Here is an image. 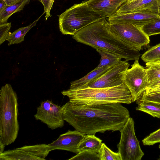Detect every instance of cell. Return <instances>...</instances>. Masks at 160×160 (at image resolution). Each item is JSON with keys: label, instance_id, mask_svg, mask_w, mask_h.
Returning <instances> with one entry per match:
<instances>
[{"label": "cell", "instance_id": "cell-1", "mask_svg": "<svg viewBox=\"0 0 160 160\" xmlns=\"http://www.w3.org/2000/svg\"><path fill=\"white\" fill-rule=\"evenodd\" d=\"M62 108L64 121L85 134L120 131L130 117L127 108L119 103L80 105L69 101Z\"/></svg>", "mask_w": 160, "mask_h": 160}, {"label": "cell", "instance_id": "cell-2", "mask_svg": "<svg viewBox=\"0 0 160 160\" xmlns=\"http://www.w3.org/2000/svg\"><path fill=\"white\" fill-rule=\"evenodd\" d=\"M104 18L82 29L72 35L77 42L96 50L106 51L128 61L139 59V51L126 43L111 30Z\"/></svg>", "mask_w": 160, "mask_h": 160}, {"label": "cell", "instance_id": "cell-3", "mask_svg": "<svg viewBox=\"0 0 160 160\" xmlns=\"http://www.w3.org/2000/svg\"><path fill=\"white\" fill-rule=\"evenodd\" d=\"M71 103L80 105H99L112 103L130 104L131 93L124 82L118 86L107 88L69 89L61 92Z\"/></svg>", "mask_w": 160, "mask_h": 160}, {"label": "cell", "instance_id": "cell-4", "mask_svg": "<svg viewBox=\"0 0 160 160\" xmlns=\"http://www.w3.org/2000/svg\"><path fill=\"white\" fill-rule=\"evenodd\" d=\"M18 98L11 85L6 84L0 91V140L5 146L13 143L19 129Z\"/></svg>", "mask_w": 160, "mask_h": 160}, {"label": "cell", "instance_id": "cell-5", "mask_svg": "<svg viewBox=\"0 0 160 160\" xmlns=\"http://www.w3.org/2000/svg\"><path fill=\"white\" fill-rule=\"evenodd\" d=\"M87 1L74 4L58 16L59 28L63 34L73 35L88 25L107 18L103 12L89 6Z\"/></svg>", "mask_w": 160, "mask_h": 160}, {"label": "cell", "instance_id": "cell-6", "mask_svg": "<svg viewBox=\"0 0 160 160\" xmlns=\"http://www.w3.org/2000/svg\"><path fill=\"white\" fill-rule=\"evenodd\" d=\"M119 131L120 138L117 147L122 160H141L144 153L135 135L133 118L130 117Z\"/></svg>", "mask_w": 160, "mask_h": 160}, {"label": "cell", "instance_id": "cell-7", "mask_svg": "<svg viewBox=\"0 0 160 160\" xmlns=\"http://www.w3.org/2000/svg\"><path fill=\"white\" fill-rule=\"evenodd\" d=\"M109 23L111 31L135 49L140 51L149 45V37L141 27L125 23Z\"/></svg>", "mask_w": 160, "mask_h": 160}, {"label": "cell", "instance_id": "cell-8", "mask_svg": "<svg viewBox=\"0 0 160 160\" xmlns=\"http://www.w3.org/2000/svg\"><path fill=\"white\" fill-rule=\"evenodd\" d=\"M138 60H134L131 68L127 70L125 78V82L132 95V102L141 98L148 85L146 69L139 64Z\"/></svg>", "mask_w": 160, "mask_h": 160}, {"label": "cell", "instance_id": "cell-9", "mask_svg": "<svg viewBox=\"0 0 160 160\" xmlns=\"http://www.w3.org/2000/svg\"><path fill=\"white\" fill-rule=\"evenodd\" d=\"M129 66L128 61L121 60L100 76L82 88L88 87L93 88H107L120 85L125 82L126 73Z\"/></svg>", "mask_w": 160, "mask_h": 160}, {"label": "cell", "instance_id": "cell-10", "mask_svg": "<svg viewBox=\"0 0 160 160\" xmlns=\"http://www.w3.org/2000/svg\"><path fill=\"white\" fill-rule=\"evenodd\" d=\"M50 152L48 144L25 145L0 154V160H43Z\"/></svg>", "mask_w": 160, "mask_h": 160}, {"label": "cell", "instance_id": "cell-11", "mask_svg": "<svg viewBox=\"0 0 160 160\" xmlns=\"http://www.w3.org/2000/svg\"><path fill=\"white\" fill-rule=\"evenodd\" d=\"M34 116L36 120H40L52 130L62 128L64 125L62 107L48 100L41 102Z\"/></svg>", "mask_w": 160, "mask_h": 160}, {"label": "cell", "instance_id": "cell-12", "mask_svg": "<svg viewBox=\"0 0 160 160\" xmlns=\"http://www.w3.org/2000/svg\"><path fill=\"white\" fill-rule=\"evenodd\" d=\"M158 14L146 10L119 14H115L108 18L110 23H125L140 27L159 19Z\"/></svg>", "mask_w": 160, "mask_h": 160}, {"label": "cell", "instance_id": "cell-13", "mask_svg": "<svg viewBox=\"0 0 160 160\" xmlns=\"http://www.w3.org/2000/svg\"><path fill=\"white\" fill-rule=\"evenodd\" d=\"M85 134L75 130H70L61 134L52 143L48 144L50 151L56 150H66L75 153L79 152L78 147Z\"/></svg>", "mask_w": 160, "mask_h": 160}, {"label": "cell", "instance_id": "cell-14", "mask_svg": "<svg viewBox=\"0 0 160 160\" xmlns=\"http://www.w3.org/2000/svg\"><path fill=\"white\" fill-rule=\"evenodd\" d=\"M148 10L157 14L158 0H133L126 2L117 10L116 14Z\"/></svg>", "mask_w": 160, "mask_h": 160}, {"label": "cell", "instance_id": "cell-15", "mask_svg": "<svg viewBox=\"0 0 160 160\" xmlns=\"http://www.w3.org/2000/svg\"><path fill=\"white\" fill-rule=\"evenodd\" d=\"M128 0H87L88 5L93 9L103 12L107 18L115 14L121 6Z\"/></svg>", "mask_w": 160, "mask_h": 160}, {"label": "cell", "instance_id": "cell-16", "mask_svg": "<svg viewBox=\"0 0 160 160\" xmlns=\"http://www.w3.org/2000/svg\"><path fill=\"white\" fill-rule=\"evenodd\" d=\"M111 67L105 66L98 69L95 68L83 77L71 82L69 88L78 89L84 87L91 81L103 74Z\"/></svg>", "mask_w": 160, "mask_h": 160}, {"label": "cell", "instance_id": "cell-17", "mask_svg": "<svg viewBox=\"0 0 160 160\" xmlns=\"http://www.w3.org/2000/svg\"><path fill=\"white\" fill-rule=\"evenodd\" d=\"M102 142L95 135L85 134L78 145V152L88 151L98 153Z\"/></svg>", "mask_w": 160, "mask_h": 160}, {"label": "cell", "instance_id": "cell-18", "mask_svg": "<svg viewBox=\"0 0 160 160\" xmlns=\"http://www.w3.org/2000/svg\"><path fill=\"white\" fill-rule=\"evenodd\" d=\"M136 110L148 113L153 117L160 118V103L139 99L136 101Z\"/></svg>", "mask_w": 160, "mask_h": 160}, {"label": "cell", "instance_id": "cell-19", "mask_svg": "<svg viewBox=\"0 0 160 160\" xmlns=\"http://www.w3.org/2000/svg\"><path fill=\"white\" fill-rule=\"evenodd\" d=\"M45 13L44 12L38 18L28 26L20 28L12 33L10 32L6 40L8 42V45L19 43L23 41L27 33L32 28L36 25L38 21Z\"/></svg>", "mask_w": 160, "mask_h": 160}, {"label": "cell", "instance_id": "cell-20", "mask_svg": "<svg viewBox=\"0 0 160 160\" xmlns=\"http://www.w3.org/2000/svg\"><path fill=\"white\" fill-rule=\"evenodd\" d=\"M31 0H22L11 5H7L5 9L0 13V24L7 22L8 18L13 13L22 10L24 6Z\"/></svg>", "mask_w": 160, "mask_h": 160}, {"label": "cell", "instance_id": "cell-21", "mask_svg": "<svg viewBox=\"0 0 160 160\" xmlns=\"http://www.w3.org/2000/svg\"><path fill=\"white\" fill-rule=\"evenodd\" d=\"M96 50L101 56L99 64L95 68L96 69L113 66L121 60L120 57L108 52L99 49Z\"/></svg>", "mask_w": 160, "mask_h": 160}, {"label": "cell", "instance_id": "cell-22", "mask_svg": "<svg viewBox=\"0 0 160 160\" xmlns=\"http://www.w3.org/2000/svg\"><path fill=\"white\" fill-rule=\"evenodd\" d=\"M148 84L160 79V60L146 63Z\"/></svg>", "mask_w": 160, "mask_h": 160}, {"label": "cell", "instance_id": "cell-23", "mask_svg": "<svg viewBox=\"0 0 160 160\" xmlns=\"http://www.w3.org/2000/svg\"><path fill=\"white\" fill-rule=\"evenodd\" d=\"M141 58L146 63L160 60V43L148 49Z\"/></svg>", "mask_w": 160, "mask_h": 160}, {"label": "cell", "instance_id": "cell-24", "mask_svg": "<svg viewBox=\"0 0 160 160\" xmlns=\"http://www.w3.org/2000/svg\"><path fill=\"white\" fill-rule=\"evenodd\" d=\"M100 160H122L120 153L113 152L102 142L98 152Z\"/></svg>", "mask_w": 160, "mask_h": 160}, {"label": "cell", "instance_id": "cell-25", "mask_svg": "<svg viewBox=\"0 0 160 160\" xmlns=\"http://www.w3.org/2000/svg\"><path fill=\"white\" fill-rule=\"evenodd\" d=\"M148 37L160 34V18L141 27Z\"/></svg>", "mask_w": 160, "mask_h": 160}, {"label": "cell", "instance_id": "cell-26", "mask_svg": "<svg viewBox=\"0 0 160 160\" xmlns=\"http://www.w3.org/2000/svg\"><path fill=\"white\" fill-rule=\"evenodd\" d=\"M69 160H100L98 153L85 151L80 152Z\"/></svg>", "mask_w": 160, "mask_h": 160}, {"label": "cell", "instance_id": "cell-27", "mask_svg": "<svg viewBox=\"0 0 160 160\" xmlns=\"http://www.w3.org/2000/svg\"><path fill=\"white\" fill-rule=\"evenodd\" d=\"M142 141L144 145H153L156 143H160V128L150 133Z\"/></svg>", "mask_w": 160, "mask_h": 160}, {"label": "cell", "instance_id": "cell-28", "mask_svg": "<svg viewBox=\"0 0 160 160\" xmlns=\"http://www.w3.org/2000/svg\"><path fill=\"white\" fill-rule=\"evenodd\" d=\"M11 23L7 22L0 24V44H1L7 39L10 33Z\"/></svg>", "mask_w": 160, "mask_h": 160}, {"label": "cell", "instance_id": "cell-29", "mask_svg": "<svg viewBox=\"0 0 160 160\" xmlns=\"http://www.w3.org/2000/svg\"><path fill=\"white\" fill-rule=\"evenodd\" d=\"M139 99L160 103V92L148 94H143Z\"/></svg>", "mask_w": 160, "mask_h": 160}, {"label": "cell", "instance_id": "cell-30", "mask_svg": "<svg viewBox=\"0 0 160 160\" xmlns=\"http://www.w3.org/2000/svg\"><path fill=\"white\" fill-rule=\"evenodd\" d=\"M42 4L44 8V12L46 13L45 16L46 20L51 16L50 13L52 7L51 5V0H39Z\"/></svg>", "mask_w": 160, "mask_h": 160}, {"label": "cell", "instance_id": "cell-31", "mask_svg": "<svg viewBox=\"0 0 160 160\" xmlns=\"http://www.w3.org/2000/svg\"><path fill=\"white\" fill-rule=\"evenodd\" d=\"M160 87V79L148 84L145 91L143 93H146L153 89Z\"/></svg>", "mask_w": 160, "mask_h": 160}, {"label": "cell", "instance_id": "cell-32", "mask_svg": "<svg viewBox=\"0 0 160 160\" xmlns=\"http://www.w3.org/2000/svg\"><path fill=\"white\" fill-rule=\"evenodd\" d=\"M7 5H11L15 4L22 0H3Z\"/></svg>", "mask_w": 160, "mask_h": 160}, {"label": "cell", "instance_id": "cell-33", "mask_svg": "<svg viewBox=\"0 0 160 160\" xmlns=\"http://www.w3.org/2000/svg\"><path fill=\"white\" fill-rule=\"evenodd\" d=\"M7 5L3 0H0V13L5 8Z\"/></svg>", "mask_w": 160, "mask_h": 160}, {"label": "cell", "instance_id": "cell-34", "mask_svg": "<svg viewBox=\"0 0 160 160\" xmlns=\"http://www.w3.org/2000/svg\"><path fill=\"white\" fill-rule=\"evenodd\" d=\"M160 92V87L152 90L146 93H143V94H148L152 93H156L157 92Z\"/></svg>", "mask_w": 160, "mask_h": 160}, {"label": "cell", "instance_id": "cell-35", "mask_svg": "<svg viewBox=\"0 0 160 160\" xmlns=\"http://www.w3.org/2000/svg\"><path fill=\"white\" fill-rule=\"evenodd\" d=\"M5 145L0 140V154L4 152Z\"/></svg>", "mask_w": 160, "mask_h": 160}, {"label": "cell", "instance_id": "cell-36", "mask_svg": "<svg viewBox=\"0 0 160 160\" xmlns=\"http://www.w3.org/2000/svg\"><path fill=\"white\" fill-rule=\"evenodd\" d=\"M158 12L157 14L160 17V0H158Z\"/></svg>", "mask_w": 160, "mask_h": 160}, {"label": "cell", "instance_id": "cell-37", "mask_svg": "<svg viewBox=\"0 0 160 160\" xmlns=\"http://www.w3.org/2000/svg\"><path fill=\"white\" fill-rule=\"evenodd\" d=\"M55 0H51V6L52 7L53 2H54Z\"/></svg>", "mask_w": 160, "mask_h": 160}, {"label": "cell", "instance_id": "cell-38", "mask_svg": "<svg viewBox=\"0 0 160 160\" xmlns=\"http://www.w3.org/2000/svg\"><path fill=\"white\" fill-rule=\"evenodd\" d=\"M133 0H128V1L127 2H128L131 1H133Z\"/></svg>", "mask_w": 160, "mask_h": 160}, {"label": "cell", "instance_id": "cell-39", "mask_svg": "<svg viewBox=\"0 0 160 160\" xmlns=\"http://www.w3.org/2000/svg\"><path fill=\"white\" fill-rule=\"evenodd\" d=\"M159 148H160V145H159Z\"/></svg>", "mask_w": 160, "mask_h": 160}]
</instances>
